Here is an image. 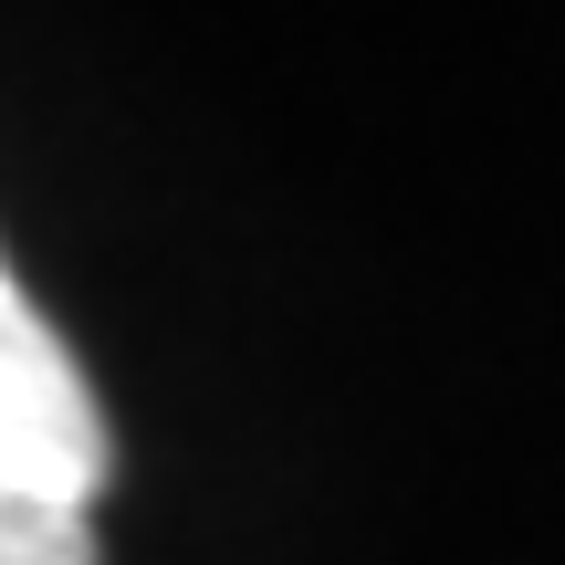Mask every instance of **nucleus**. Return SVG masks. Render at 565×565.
<instances>
[{
  "instance_id": "2",
  "label": "nucleus",
  "mask_w": 565,
  "mask_h": 565,
  "mask_svg": "<svg viewBox=\"0 0 565 565\" xmlns=\"http://www.w3.org/2000/svg\"><path fill=\"white\" fill-rule=\"evenodd\" d=\"M0 565H95V503L0 471Z\"/></svg>"
},
{
  "instance_id": "1",
  "label": "nucleus",
  "mask_w": 565,
  "mask_h": 565,
  "mask_svg": "<svg viewBox=\"0 0 565 565\" xmlns=\"http://www.w3.org/2000/svg\"><path fill=\"white\" fill-rule=\"evenodd\" d=\"M0 471L74 492V503H95L116 471V440H105V408L84 387L74 345L42 324V303L11 282V263H0Z\"/></svg>"
}]
</instances>
